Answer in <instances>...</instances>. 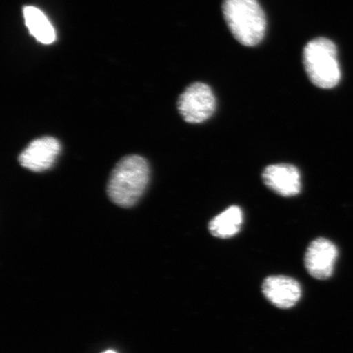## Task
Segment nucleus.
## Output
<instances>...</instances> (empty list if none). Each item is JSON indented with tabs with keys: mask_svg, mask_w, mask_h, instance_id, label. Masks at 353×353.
Instances as JSON below:
<instances>
[{
	"mask_svg": "<svg viewBox=\"0 0 353 353\" xmlns=\"http://www.w3.org/2000/svg\"><path fill=\"white\" fill-rule=\"evenodd\" d=\"M150 179V168L145 158L131 154L114 166L108 180L107 192L114 204L130 208L142 197Z\"/></svg>",
	"mask_w": 353,
	"mask_h": 353,
	"instance_id": "f257e3e1",
	"label": "nucleus"
},
{
	"mask_svg": "<svg viewBox=\"0 0 353 353\" xmlns=\"http://www.w3.org/2000/svg\"><path fill=\"white\" fill-rule=\"evenodd\" d=\"M223 14L234 38L244 46L253 47L266 33V16L258 0H223Z\"/></svg>",
	"mask_w": 353,
	"mask_h": 353,
	"instance_id": "f03ea898",
	"label": "nucleus"
},
{
	"mask_svg": "<svg viewBox=\"0 0 353 353\" xmlns=\"http://www.w3.org/2000/svg\"><path fill=\"white\" fill-rule=\"evenodd\" d=\"M337 52L336 46L327 38H316L307 43L303 50V65L313 85L323 90L338 85L341 70Z\"/></svg>",
	"mask_w": 353,
	"mask_h": 353,
	"instance_id": "7ed1b4c3",
	"label": "nucleus"
},
{
	"mask_svg": "<svg viewBox=\"0 0 353 353\" xmlns=\"http://www.w3.org/2000/svg\"><path fill=\"white\" fill-rule=\"evenodd\" d=\"M217 101L209 85L201 82L192 83L180 95L178 109L183 120L189 123L208 121L215 112Z\"/></svg>",
	"mask_w": 353,
	"mask_h": 353,
	"instance_id": "20e7f679",
	"label": "nucleus"
},
{
	"mask_svg": "<svg viewBox=\"0 0 353 353\" xmlns=\"http://www.w3.org/2000/svg\"><path fill=\"white\" fill-rule=\"evenodd\" d=\"M338 256L337 246L332 241L320 237L309 245L304 264L309 274L316 280L325 281L332 276Z\"/></svg>",
	"mask_w": 353,
	"mask_h": 353,
	"instance_id": "39448f33",
	"label": "nucleus"
},
{
	"mask_svg": "<svg viewBox=\"0 0 353 353\" xmlns=\"http://www.w3.org/2000/svg\"><path fill=\"white\" fill-rule=\"evenodd\" d=\"M61 152V144L54 137H42L30 142L19 154L22 167L33 172L50 170Z\"/></svg>",
	"mask_w": 353,
	"mask_h": 353,
	"instance_id": "423d86ee",
	"label": "nucleus"
},
{
	"mask_svg": "<svg viewBox=\"0 0 353 353\" xmlns=\"http://www.w3.org/2000/svg\"><path fill=\"white\" fill-rule=\"evenodd\" d=\"M262 179L266 186L277 195L290 197L301 192V174L290 164L271 165L265 168Z\"/></svg>",
	"mask_w": 353,
	"mask_h": 353,
	"instance_id": "0eeeda50",
	"label": "nucleus"
},
{
	"mask_svg": "<svg viewBox=\"0 0 353 353\" xmlns=\"http://www.w3.org/2000/svg\"><path fill=\"white\" fill-rule=\"evenodd\" d=\"M264 296L278 308L288 309L296 305L302 295L301 285L294 278L272 276L264 280Z\"/></svg>",
	"mask_w": 353,
	"mask_h": 353,
	"instance_id": "6e6552de",
	"label": "nucleus"
},
{
	"mask_svg": "<svg viewBox=\"0 0 353 353\" xmlns=\"http://www.w3.org/2000/svg\"><path fill=\"white\" fill-rule=\"evenodd\" d=\"M243 219V211L239 206L228 207L210 221L209 231L212 236L220 239H228L240 232Z\"/></svg>",
	"mask_w": 353,
	"mask_h": 353,
	"instance_id": "1a4fd4ad",
	"label": "nucleus"
},
{
	"mask_svg": "<svg viewBox=\"0 0 353 353\" xmlns=\"http://www.w3.org/2000/svg\"><path fill=\"white\" fill-rule=\"evenodd\" d=\"M26 25L30 34L43 44L54 43L56 38L54 26L47 17L33 6H26L23 10Z\"/></svg>",
	"mask_w": 353,
	"mask_h": 353,
	"instance_id": "9d476101",
	"label": "nucleus"
},
{
	"mask_svg": "<svg viewBox=\"0 0 353 353\" xmlns=\"http://www.w3.org/2000/svg\"><path fill=\"white\" fill-rule=\"evenodd\" d=\"M103 353H117V352H114L113 350H108V351H105Z\"/></svg>",
	"mask_w": 353,
	"mask_h": 353,
	"instance_id": "9b49d317",
	"label": "nucleus"
}]
</instances>
